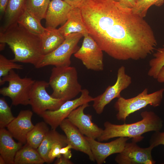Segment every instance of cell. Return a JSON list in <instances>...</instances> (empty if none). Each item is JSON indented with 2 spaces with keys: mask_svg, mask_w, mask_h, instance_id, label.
<instances>
[{
  "mask_svg": "<svg viewBox=\"0 0 164 164\" xmlns=\"http://www.w3.org/2000/svg\"><path fill=\"white\" fill-rule=\"evenodd\" d=\"M79 8L89 35L114 59H144L155 50L152 27L132 9L113 0H84Z\"/></svg>",
  "mask_w": 164,
  "mask_h": 164,
  "instance_id": "cell-1",
  "label": "cell"
},
{
  "mask_svg": "<svg viewBox=\"0 0 164 164\" xmlns=\"http://www.w3.org/2000/svg\"><path fill=\"white\" fill-rule=\"evenodd\" d=\"M0 43L7 44L14 55L13 62L30 63L35 67L42 58L40 36L18 23L0 31Z\"/></svg>",
  "mask_w": 164,
  "mask_h": 164,
  "instance_id": "cell-2",
  "label": "cell"
},
{
  "mask_svg": "<svg viewBox=\"0 0 164 164\" xmlns=\"http://www.w3.org/2000/svg\"><path fill=\"white\" fill-rule=\"evenodd\" d=\"M140 115L142 120L133 123L116 125L105 121L104 124V129L97 140L102 142L115 137H125L132 138V141L137 143L143 139L142 134L159 131L162 129V121L154 112L144 111Z\"/></svg>",
  "mask_w": 164,
  "mask_h": 164,
  "instance_id": "cell-3",
  "label": "cell"
},
{
  "mask_svg": "<svg viewBox=\"0 0 164 164\" xmlns=\"http://www.w3.org/2000/svg\"><path fill=\"white\" fill-rule=\"evenodd\" d=\"M78 77L77 71L74 67H53L48 82L53 90L51 96L64 101L75 98L82 90Z\"/></svg>",
  "mask_w": 164,
  "mask_h": 164,
  "instance_id": "cell-4",
  "label": "cell"
},
{
  "mask_svg": "<svg viewBox=\"0 0 164 164\" xmlns=\"http://www.w3.org/2000/svg\"><path fill=\"white\" fill-rule=\"evenodd\" d=\"M164 92V88H162L149 94L148 89L145 88L132 98L125 99L120 97L114 105L115 108L118 111L116 115L117 119L125 121L130 114L148 105L154 107L159 106L162 103Z\"/></svg>",
  "mask_w": 164,
  "mask_h": 164,
  "instance_id": "cell-5",
  "label": "cell"
},
{
  "mask_svg": "<svg viewBox=\"0 0 164 164\" xmlns=\"http://www.w3.org/2000/svg\"><path fill=\"white\" fill-rule=\"evenodd\" d=\"M35 80L31 78H21L13 70L0 79V85L8 82L7 87L0 89V94L4 96L9 97L14 105H27L29 104V96L32 86Z\"/></svg>",
  "mask_w": 164,
  "mask_h": 164,
  "instance_id": "cell-6",
  "label": "cell"
},
{
  "mask_svg": "<svg viewBox=\"0 0 164 164\" xmlns=\"http://www.w3.org/2000/svg\"><path fill=\"white\" fill-rule=\"evenodd\" d=\"M83 36L82 34L78 33L70 34L54 50L43 55L35 67L39 68L49 65L54 67L70 66L71 56L78 49L77 44Z\"/></svg>",
  "mask_w": 164,
  "mask_h": 164,
  "instance_id": "cell-7",
  "label": "cell"
},
{
  "mask_svg": "<svg viewBox=\"0 0 164 164\" xmlns=\"http://www.w3.org/2000/svg\"><path fill=\"white\" fill-rule=\"evenodd\" d=\"M49 86L46 81L35 80L30 93L29 105L33 111L40 116L47 110L57 109L65 101L49 95L46 91Z\"/></svg>",
  "mask_w": 164,
  "mask_h": 164,
  "instance_id": "cell-8",
  "label": "cell"
},
{
  "mask_svg": "<svg viewBox=\"0 0 164 164\" xmlns=\"http://www.w3.org/2000/svg\"><path fill=\"white\" fill-rule=\"evenodd\" d=\"M80 93L79 97L67 101L57 109L47 110L40 116L50 126L51 129H56L73 110L84 104L93 101L94 98L90 95L87 89H82Z\"/></svg>",
  "mask_w": 164,
  "mask_h": 164,
  "instance_id": "cell-9",
  "label": "cell"
},
{
  "mask_svg": "<svg viewBox=\"0 0 164 164\" xmlns=\"http://www.w3.org/2000/svg\"><path fill=\"white\" fill-rule=\"evenodd\" d=\"M132 83V78L126 73L125 67L121 66L117 71L115 83L108 86L102 94L94 98L93 107L96 112L101 114L105 106L114 99L121 97V91L127 88Z\"/></svg>",
  "mask_w": 164,
  "mask_h": 164,
  "instance_id": "cell-10",
  "label": "cell"
},
{
  "mask_svg": "<svg viewBox=\"0 0 164 164\" xmlns=\"http://www.w3.org/2000/svg\"><path fill=\"white\" fill-rule=\"evenodd\" d=\"M103 51L89 35L84 36L81 47L74 54L88 70L101 71L104 68Z\"/></svg>",
  "mask_w": 164,
  "mask_h": 164,
  "instance_id": "cell-11",
  "label": "cell"
},
{
  "mask_svg": "<svg viewBox=\"0 0 164 164\" xmlns=\"http://www.w3.org/2000/svg\"><path fill=\"white\" fill-rule=\"evenodd\" d=\"M154 148L140 147L136 142L126 143L123 151L118 153L115 161L118 164H154L156 162L152 156Z\"/></svg>",
  "mask_w": 164,
  "mask_h": 164,
  "instance_id": "cell-12",
  "label": "cell"
},
{
  "mask_svg": "<svg viewBox=\"0 0 164 164\" xmlns=\"http://www.w3.org/2000/svg\"><path fill=\"white\" fill-rule=\"evenodd\" d=\"M89 106L88 103L79 106L71 112L67 118L83 135L97 139L103 129L92 122V115L84 113V109Z\"/></svg>",
  "mask_w": 164,
  "mask_h": 164,
  "instance_id": "cell-13",
  "label": "cell"
},
{
  "mask_svg": "<svg viewBox=\"0 0 164 164\" xmlns=\"http://www.w3.org/2000/svg\"><path fill=\"white\" fill-rule=\"evenodd\" d=\"M90 145L95 161L97 164L105 162L106 159L113 154L119 153L123 150L128 137H119L107 143H102L85 136Z\"/></svg>",
  "mask_w": 164,
  "mask_h": 164,
  "instance_id": "cell-14",
  "label": "cell"
},
{
  "mask_svg": "<svg viewBox=\"0 0 164 164\" xmlns=\"http://www.w3.org/2000/svg\"><path fill=\"white\" fill-rule=\"evenodd\" d=\"M60 126L65 134L68 144L72 146L73 149L85 154L91 161H95L90 145L85 136L76 126L67 118L62 122Z\"/></svg>",
  "mask_w": 164,
  "mask_h": 164,
  "instance_id": "cell-15",
  "label": "cell"
},
{
  "mask_svg": "<svg viewBox=\"0 0 164 164\" xmlns=\"http://www.w3.org/2000/svg\"><path fill=\"white\" fill-rule=\"evenodd\" d=\"M32 115L29 110L21 111L7 127L13 137L23 144L26 143L27 135L34 126L31 121Z\"/></svg>",
  "mask_w": 164,
  "mask_h": 164,
  "instance_id": "cell-16",
  "label": "cell"
},
{
  "mask_svg": "<svg viewBox=\"0 0 164 164\" xmlns=\"http://www.w3.org/2000/svg\"><path fill=\"white\" fill-rule=\"evenodd\" d=\"M72 8L63 0H52L45 18V28H56L59 25L64 24L67 20L68 14Z\"/></svg>",
  "mask_w": 164,
  "mask_h": 164,
  "instance_id": "cell-17",
  "label": "cell"
},
{
  "mask_svg": "<svg viewBox=\"0 0 164 164\" xmlns=\"http://www.w3.org/2000/svg\"><path fill=\"white\" fill-rule=\"evenodd\" d=\"M58 29L65 38L73 33H80L84 37L88 34L82 18L80 9L78 7L72 9L67 20Z\"/></svg>",
  "mask_w": 164,
  "mask_h": 164,
  "instance_id": "cell-18",
  "label": "cell"
},
{
  "mask_svg": "<svg viewBox=\"0 0 164 164\" xmlns=\"http://www.w3.org/2000/svg\"><path fill=\"white\" fill-rule=\"evenodd\" d=\"M13 136L5 128L0 129V154L6 164H14L15 156L23 144L16 142Z\"/></svg>",
  "mask_w": 164,
  "mask_h": 164,
  "instance_id": "cell-19",
  "label": "cell"
},
{
  "mask_svg": "<svg viewBox=\"0 0 164 164\" xmlns=\"http://www.w3.org/2000/svg\"><path fill=\"white\" fill-rule=\"evenodd\" d=\"M26 1L8 0L0 31L17 23L19 17L25 9Z\"/></svg>",
  "mask_w": 164,
  "mask_h": 164,
  "instance_id": "cell-20",
  "label": "cell"
},
{
  "mask_svg": "<svg viewBox=\"0 0 164 164\" xmlns=\"http://www.w3.org/2000/svg\"><path fill=\"white\" fill-rule=\"evenodd\" d=\"M40 37L41 51L43 56L54 50L65 39L56 28H46Z\"/></svg>",
  "mask_w": 164,
  "mask_h": 164,
  "instance_id": "cell-21",
  "label": "cell"
},
{
  "mask_svg": "<svg viewBox=\"0 0 164 164\" xmlns=\"http://www.w3.org/2000/svg\"><path fill=\"white\" fill-rule=\"evenodd\" d=\"M45 162L37 149L26 143L17 152L14 160V164H43Z\"/></svg>",
  "mask_w": 164,
  "mask_h": 164,
  "instance_id": "cell-22",
  "label": "cell"
},
{
  "mask_svg": "<svg viewBox=\"0 0 164 164\" xmlns=\"http://www.w3.org/2000/svg\"><path fill=\"white\" fill-rule=\"evenodd\" d=\"M40 22L25 9L19 17L17 23L31 32L40 36L46 29L42 26Z\"/></svg>",
  "mask_w": 164,
  "mask_h": 164,
  "instance_id": "cell-23",
  "label": "cell"
},
{
  "mask_svg": "<svg viewBox=\"0 0 164 164\" xmlns=\"http://www.w3.org/2000/svg\"><path fill=\"white\" fill-rule=\"evenodd\" d=\"M67 139L66 135L59 133L56 129L50 130L37 149L46 162L49 163L48 154L53 144Z\"/></svg>",
  "mask_w": 164,
  "mask_h": 164,
  "instance_id": "cell-24",
  "label": "cell"
},
{
  "mask_svg": "<svg viewBox=\"0 0 164 164\" xmlns=\"http://www.w3.org/2000/svg\"><path fill=\"white\" fill-rule=\"evenodd\" d=\"M49 130L46 122L38 123L28 134L26 143L37 149Z\"/></svg>",
  "mask_w": 164,
  "mask_h": 164,
  "instance_id": "cell-25",
  "label": "cell"
},
{
  "mask_svg": "<svg viewBox=\"0 0 164 164\" xmlns=\"http://www.w3.org/2000/svg\"><path fill=\"white\" fill-rule=\"evenodd\" d=\"M50 0H26L25 9L40 21L45 19Z\"/></svg>",
  "mask_w": 164,
  "mask_h": 164,
  "instance_id": "cell-26",
  "label": "cell"
},
{
  "mask_svg": "<svg viewBox=\"0 0 164 164\" xmlns=\"http://www.w3.org/2000/svg\"><path fill=\"white\" fill-rule=\"evenodd\" d=\"M153 56L149 62L150 68L148 75L156 79L160 69L164 65V45L156 50Z\"/></svg>",
  "mask_w": 164,
  "mask_h": 164,
  "instance_id": "cell-27",
  "label": "cell"
},
{
  "mask_svg": "<svg viewBox=\"0 0 164 164\" xmlns=\"http://www.w3.org/2000/svg\"><path fill=\"white\" fill-rule=\"evenodd\" d=\"M10 107L4 97L0 98V128L7 127L15 118Z\"/></svg>",
  "mask_w": 164,
  "mask_h": 164,
  "instance_id": "cell-28",
  "label": "cell"
},
{
  "mask_svg": "<svg viewBox=\"0 0 164 164\" xmlns=\"http://www.w3.org/2000/svg\"><path fill=\"white\" fill-rule=\"evenodd\" d=\"M164 2V0H142L136 3L132 8L134 13L144 18L146 15L149 8L153 5L160 6Z\"/></svg>",
  "mask_w": 164,
  "mask_h": 164,
  "instance_id": "cell-29",
  "label": "cell"
},
{
  "mask_svg": "<svg viewBox=\"0 0 164 164\" xmlns=\"http://www.w3.org/2000/svg\"><path fill=\"white\" fill-rule=\"evenodd\" d=\"M23 66L7 59L0 55V79L7 75L10 70L14 69H22Z\"/></svg>",
  "mask_w": 164,
  "mask_h": 164,
  "instance_id": "cell-30",
  "label": "cell"
},
{
  "mask_svg": "<svg viewBox=\"0 0 164 164\" xmlns=\"http://www.w3.org/2000/svg\"><path fill=\"white\" fill-rule=\"evenodd\" d=\"M67 144V139L54 143L48 153V163L52 162L55 158H58L61 156L62 155L60 153L61 149Z\"/></svg>",
  "mask_w": 164,
  "mask_h": 164,
  "instance_id": "cell-31",
  "label": "cell"
},
{
  "mask_svg": "<svg viewBox=\"0 0 164 164\" xmlns=\"http://www.w3.org/2000/svg\"><path fill=\"white\" fill-rule=\"evenodd\" d=\"M160 145H164V132H155L150 138V145L154 148Z\"/></svg>",
  "mask_w": 164,
  "mask_h": 164,
  "instance_id": "cell-32",
  "label": "cell"
},
{
  "mask_svg": "<svg viewBox=\"0 0 164 164\" xmlns=\"http://www.w3.org/2000/svg\"><path fill=\"white\" fill-rule=\"evenodd\" d=\"M71 149H72V146L68 144L61 149L60 151V154L65 157L70 159L72 156Z\"/></svg>",
  "mask_w": 164,
  "mask_h": 164,
  "instance_id": "cell-33",
  "label": "cell"
},
{
  "mask_svg": "<svg viewBox=\"0 0 164 164\" xmlns=\"http://www.w3.org/2000/svg\"><path fill=\"white\" fill-rule=\"evenodd\" d=\"M118 2L123 5L130 8H133L136 2L135 0H118Z\"/></svg>",
  "mask_w": 164,
  "mask_h": 164,
  "instance_id": "cell-34",
  "label": "cell"
},
{
  "mask_svg": "<svg viewBox=\"0 0 164 164\" xmlns=\"http://www.w3.org/2000/svg\"><path fill=\"white\" fill-rule=\"evenodd\" d=\"M55 164H73V162L63 155L57 158V159L54 162Z\"/></svg>",
  "mask_w": 164,
  "mask_h": 164,
  "instance_id": "cell-35",
  "label": "cell"
},
{
  "mask_svg": "<svg viewBox=\"0 0 164 164\" xmlns=\"http://www.w3.org/2000/svg\"><path fill=\"white\" fill-rule=\"evenodd\" d=\"M66 2L73 8H79L84 0H63Z\"/></svg>",
  "mask_w": 164,
  "mask_h": 164,
  "instance_id": "cell-36",
  "label": "cell"
},
{
  "mask_svg": "<svg viewBox=\"0 0 164 164\" xmlns=\"http://www.w3.org/2000/svg\"><path fill=\"white\" fill-rule=\"evenodd\" d=\"M156 79L159 83H164V65L160 69Z\"/></svg>",
  "mask_w": 164,
  "mask_h": 164,
  "instance_id": "cell-37",
  "label": "cell"
},
{
  "mask_svg": "<svg viewBox=\"0 0 164 164\" xmlns=\"http://www.w3.org/2000/svg\"><path fill=\"white\" fill-rule=\"evenodd\" d=\"M8 1V0H0V11L2 15L5 12Z\"/></svg>",
  "mask_w": 164,
  "mask_h": 164,
  "instance_id": "cell-38",
  "label": "cell"
},
{
  "mask_svg": "<svg viewBox=\"0 0 164 164\" xmlns=\"http://www.w3.org/2000/svg\"><path fill=\"white\" fill-rule=\"evenodd\" d=\"M6 164L5 161L3 157L0 155V164Z\"/></svg>",
  "mask_w": 164,
  "mask_h": 164,
  "instance_id": "cell-39",
  "label": "cell"
},
{
  "mask_svg": "<svg viewBox=\"0 0 164 164\" xmlns=\"http://www.w3.org/2000/svg\"><path fill=\"white\" fill-rule=\"evenodd\" d=\"M5 43H0V50H2L5 47Z\"/></svg>",
  "mask_w": 164,
  "mask_h": 164,
  "instance_id": "cell-40",
  "label": "cell"
},
{
  "mask_svg": "<svg viewBox=\"0 0 164 164\" xmlns=\"http://www.w3.org/2000/svg\"><path fill=\"white\" fill-rule=\"evenodd\" d=\"M142 0H135L136 3H137V2H138L141 1H142Z\"/></svg>",
  "mask_w": 164,
  "mask_h": 164,
  "instance_id": "cell-41",
  "label": "cell"
},
{
  "mask_svg": "<svg viewBox=\"0 0 164 164\" xmlns=\"http://www.w3.org/2000/svg\"><path fill=\"white\" fill-rule=\"evenodd\" d=\"M114 1H118V0H113Z\"/></svg>",
  "mask_w": 164,
  "mask_h": 164,
  "instance_id": "cell-42",
  "label": "cell"
}]
</instances>
